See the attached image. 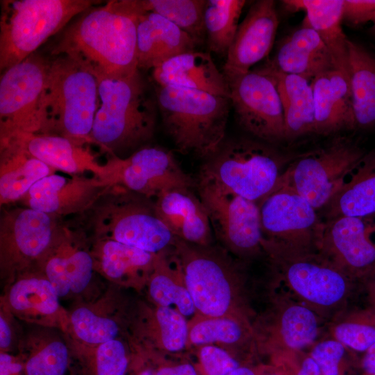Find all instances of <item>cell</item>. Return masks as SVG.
Returning a JSON list of instances; mask_svg holds the SVG:
<instances>
[{
  "mask_svg": "<svg viewBox=\"0 0 375 375\" xmlns=\"http://www.w3.org/2000/svg\"><path fill=\"white\" fill-rule=\"evenodd\" d=\"M141 0H112L90 9L68 27L51 55L68 56L97 80L126 77L138 69L137 42Z\"/></svg>",
  "mask_w": 375,
  "mask_h": 375,
  "instance_id": "1",
  "label": "cell"
},
{
  "mask_svg": "<svg viewBox=\"0 0 375 375\" xmlns=\"http://www.w3.org/2000/svg\"><path fill=\"white\" fill-rule=\"evenodd\" d=\"M101 105L90 139L109 156L125 158L147 146L153 138L157 103L149 94L140 71L117 78H101Z\"/></svg>",
  "mask_w": 375,
  "mask_h": 375,
  "instance_id": "2",
  "label": "cell"
},
{
  "mask_svg": "<svg viewBox=\"0 0 375 375\" xmlns=\"http://www.w3.org/2000/svg\"><path fill=\"white\" fill-rule=\"evenodd\" d=\"M262 251L295 299L329 322L349 308L358 285L317 250L296 248L265 238Z\"/></svg>",
  "mask_w": 375,
  "mask_h": 375,
  "instance_id": "3",
  "label": "cell"
},
{
  "mask_svg": "<svg viewBox=\"0 0 375 375\" xmlns=\"http://www.w3.org/2000/svg\"><path fill=\"white\" fill-rule=\"evenodd\" d=\"M155 93L164 128L181 153L205 159L225 140L228 97L156 85Z\"/></svg>",
  "mask_w": 375,
  "mask_h": 375,
  "instance_id": "4",
  "label": "cell"
},
{
  "mask_svg": "<svg viewBox=\"0 0 375 375\" xmlns=\"http://www.w3.org/2000/svg\"><path fill=\"white\" fill-rule=\"evenodd\" d=\"M98 97V80L85 68L66 56L49 58L40 101L42 133L91 144Z\"/></svg>",
  "mask_w": 375,
  "mask_h": 375,
  "instance_id": "5",
  "label": "cell"
},
{
  "mask_svg": "<svg viewBox=\"0 0 375 375\" xmlns=\"http://www.w3.org/2000/svg\"><path fill=\"white\" fill-rule=\"evenodd\" d=\"M86 213L85 227L92 238L112 240L153 254L174 247L176 238L158 215L154 199L121 186L110 188Z\"/></svg>",
  "mask_w": 375,
  "mask_h": 375,
  "instance_id": "6",
  "label": "cell"
},
{
  "mask_svg": "<svg viewBox=\"0 0 375 375\" xmlns=\"http://www.w3.org/2000/svg\"><path fill=\"white\" fill-rule=\"evenodd\" d=\"M284 162L283 156L260 140L225 138L204 159L198 181L258 203L278 183Z\"/></svg>",
  "mask_w": 375,
  "mask_h": 375,
  "instance_id": "7",
  "label": "cell"
},
{
  "mask_svg": "<svg viewBox=\"0 0 375 375\" xmlns=\"http://www.w3.org/2000/svg\"><path fill=\"white\" fill-rule=\"evenodd\" d=\"M92 0L1 1L0 69L31 54L71 19L98 3Z\"/></svg>",
  "mask_w": 375,
  "mask_h": 375,
  "instance_id": "8",
  "label": "cell"
},
{
  "mask_svg": "<svg viewBox=\"0 0 375 375\" xmlns=\"http://www.w3.org/2000/svg\"><path fill=\"white\" fill-rule=\"evenodd\" d=\"M173 251L196 310L204 317L229 315L240 277L234 264L209 245L176 239Z\"/></svg>",
  "mask_w": 375,
  "mask_h": 375,
  "instance_id": "9",
  "label": "cell"
},
{
  "mask_svg": "<svg viewBox=\"0 0 375 375\" xmlns=\"http://www.w3.org/2000/svg\"><path fill=\"white\" fill-rule=\"evenodd\" d=\"M365 154L349 140L339 138L299 156L278 181L296 190L317 210L323 209Z\"/></svg>",
  "mask_w": 375,
  "mask_h": 375,
  "instance_id": "10",
  "label": "cell"
},
{
  "mask_svg": "<svg viewBox=\"0 0 375 375\" xmlns=\"http://www.w3.org/2000/svg\"><path fill=\"white\" fill-rule=\"evenodd\" d=\"M49 58L33 53L1 74L0 140L17 133H42L40 101Z\"/></svg>",
  "mask_w": 375,
  "mask_h": 375,
  "instance_id": "11",
  "label": "cell"
},
{
  "mask_svg": "<svg viewBox=\"0 0 375 375\" xmlns=\"http://www.w3.org/2000/svg\"><path fill=\"white\" fill-rule=\"evenodd\" d=\"M1 210V271L15 274L40 266L53 244L62 218L24 206Z\"/></svg>",
  "mask_w": 375,
  "mask_h": 375,
  "instance_id": "12",
  "label": "cell"
},
{
  "mask_svg": "<svg viewBox=\"0 0 375 375\" xmlns=\"http://www.w3.org/2000/svg\"><path fill=\"white\" fill-rule=\"evenodd\" d=\"M238 124L258 140L285 139L283 105L274 78L264 68L226 78Z\"/></svg>",
  "mask_w": 375,
  "mask_h": 375,
  "instance_id": "13",
  "label": "cell"
},
{
  "mask_svg": "<svg viewBox=\"0 0 375 375\" xmlns=\"http://www.w3.org/2000/svg\"><path fill=\"white\" fill-rule=\"evenodd\" d=\"M197 190L212 230L225 246L243 256L262 251L263 235L257 202L199 181Z\"/></svg>",
  "mask_w": 375,
  "mask_h": 375,
  "instance_id": "14",
  "label": "cell"
},
{
  "mask_svg": "<svg viewBox=\"0 0 375 375\" xmlns=\"http://www.w3.org/2000/svg\"><path fill=\"white\" fill-rule=\"evenodd\" d=\"M263 238L288 246L318 251L324 222L296 190L278 182L258 203Z\"/></svg>",
  "mask_w": 375,
  "mask_h": 375,
  "instance_id": "15",
  "label": "cell"
},
{
  "mask_svg": "<svg viewBox=\"0 0 375 375\" xmlns=\"http://www.w3.org/2000/svg\"><path fill=\"white\" fill-rule=\"evenodd\" d=\"M110 181L128 191L155 199L176 188H192L173 153L159 147L146 146L125 158L110 156Z\"/></svg>",
  "mask_w": 375,
  "mask_h": 375,
  "instance_id": "16",
  "label": "cell"
},
{
  "mask_svg": "<svg viewBox=\"0 0 375 375\" xmlns=\"http://www.w3.org/2000/svg\"><path fill=\"white\" fill-rule=\"evenodd\" d=\"M84 226L60 223L53 244L40 267L59 297L83 291L95 269Z\"/></svg>",
  "mask_w": 375,
  "mask_h": 375,
  "instance_id": "17",
  "label": "cell"
},
{
  "mask_svg": "<svg viewBox=\"0 0 375 375\" xmlns=\"http://www.w3.org/2000/svg\"><path fill=\"white\" fill-rule=\"evenodd\" d=\"M368 219L339 217L324 222L318 251L361 283L375 274V226Z\"/></svg>",
  "mask_w": 375,
  "mask_h": 375,
  "instance_id": "18",
  "label": "cell"
},
{
  "mask_svg": "<svg viewBox=\"0 0 375 375\" xmlns=\"http://www.w3.org/2000/svg\"><path fill=\"white\" fill-rule=\"evenodd\" d=\"M112 186L109 180L95 176H65L55 172L34 184L19 202L59 218L84 215Z\"/></svg>",
  "mask_w": 375,
  "mask_h": 375,
  "instance_id": "19",
  "label": "cell"
},
{
  "mask_svg": "<svg viewBox=\"0 0 375 375\" xmlns=\"http://www.w3.org/2000/svg\"><path fill=\"white\" fill-rule=\"evenodd\" d=\"M273 299L257 332L259 344L282 354L312 346L320 333L323 319L288 292L278 294Z\"/></svg>",
  "mask_w": 375,
  "mask_h": 375,
  "instance_id": "20",
  "label": "cell"
},
{
  "mask_svg": "<svg viewBox=\"0 0 375 375\" xmlns=\"http://www.w3.org/2000/svg\"><path fill=\"white\" fill-rule=\"evenodd\" d=\"M278 26L274 1L259 0L239 24L223 67L226 79L250 71L270 52Z\"/></svg>",
  "mask_w": 375,
  "mask_h": 375,
  "instance_id": "21",
  "label": "cell"
},
{
  "mask_svg": "<svg viewBox=\"0 0 375 375\" xmlns=\"http://www.w3.org/2000/svg\"><path fill=\"white\" fill-rule=\"evenodd\" d=\"M10 138L56 171L70 175H92L110 181L108 161L101 164L88 146L89 143L54 133H22L7 139Z\"/></svg>",
  "mask_w": 375,
  "mask_h": 375,
  "instance_id": "22",
  "label": "cell"
},
{
  "mask_svg": "<svg viewBox=\"0 0 375 375\" xmlns=\"http://www.w3.org/2000/svg\"><path fill=\"white\" fill-rule=\"evenodd\" d=\"M192 188H176L154 199L156 210L174 236L188 243L208 246L212 228L207 211Z\"/></svg>",
  "mask_w": 375,
  "mask_h": 375,
  "instance_id": "23",
  "label": "cell"
},
{
  "mask_svg": "<svg viewBox=\"0 0 375 375\" xmlns=\"http://www.w3.org/2000/svg\"><path fill=\"white\" fill-rule=\"evenodd\" d=\"M156 85L184 88L230 97L225 76L210 54L195 50L176 55L152 69Z\"/></svg>",
  "mask_w": 375,
  "mask_h": 375,
  "instance_id": "24",
  "label": "cell"
},
{
  "mask_svg": "<svg viewBox=\"0 0 375 375\" xmlns=\"http://www.w3.org/2000/svg\"><path fill=\"white\" fill-rule=\"evenodd\" d=\"M315 133L328 135L355 127L349 76L333 69L310 81Z\"/></svg>",
  "mask_w": 375,
  "mask_h": 375,
  "instance_id": "25",
  "label": "cell"
},
{
  "mask_svg": "<svg viewBox=\"0 0 375 375\" xmlns=\"http://www.w3.org/2000/svg\"><path fill=\"white\" fill-rule=\"evenodd\" d=\"M266 67L310 81L323 72L335 69L326 44L312 28L303 24L280 43Z\"/></svg>",
  "mask_w": 375,
  "mask_h": 375,
  "instance_id": "26",
  "label": "cell"
},
{
  "mask_svg": "<svg viewBox=\"0 0 375 375\" xmlns=\"http://www.w3.org/2000/svg\"><path fill=\"white\" fill-rule=\"evenodd\" d=\"M197 44L177 26L162 16L144 11L138 25V69H153L182 53L194 51Z\"/></svg>",
  "mask_w": 375,
  "mask_h": 375,
  "instance_id": "27",
  "label": "cell"
},
{
  "mask_svg": "<svg viewBox=\"0 0 375 375\" xmlns=\"http://www.w3.org/2000/svg\"><path fill=\"white\" fill-rule=\"evenodd\" d=\"M56 172L13 139L0 140V206L19 200L38 181Z\"/></svg>",
  "mask_w": 375,
  "mask_h": 375,
  "instance_id": "28",
  "label": "cell"
},
{
  "mask_svg": "<svg viewBox=\"0 0 375 375\" xmlns=\"http://www.w3.org/2000/svg\"><path fill=\"white\" fill-rule=\"evenodd\" d=\"M284 5L292 10H303V24L312 28L327 47L336 69L349 74L348 38L342 28L343 0H287Z\"/></svg>",
  "mask_w": 375,
  "mask_h": 375,
  "instance_id": "29",
  "label": "cell"
},
{
  "mask_svg": "<svg viewBox=\"0 0 375 375\" xmlns=\"http://www.w3.org/2000/svg\"><path fill=\"white\" fill-rule=\"evenodd\" d=\"M323 210L326 220L375 217V153L365 154Z\"/></svg>",
  "mask_w": 375,
  "mask_h": 375,
  "instance_id": "30",
  "label": "cell"
},
{
  "mask_svg": "<svg viewBox=\"0 0 375 375\" xmlns=\"http://www.w3.org/2000/svg\"><path fill=\"white\" fill-rule=\"evenodd\" d=\"M92 253L95 269L115 281L150 277L158 254L109 239L92 238Z\"/></svg>",
  "mask_w": 375,
  "mask_h": 375,
  "instance_id": "31",
  "label": "cell"
},
{
  "mask_svg": "<svg viewBox=\"0 0 375 375\" xmlns=\"http://www.w3.org/2000/svg\"><path fill=\"white\" fill-rule=\"evenodd\" d=\"M275 79L281 97L285 139L315 133V110L310 81L298 75L263 67Z\"/></svg>",
  "mask_w": 375,
  "mask_h": 375,
  "instance_id": "32",
  "label": "cell"
},
{
  "mask_svg": "<svg viewBox=\"0 0 375 375\" xmlns=\"http://www.w3.org/2000/svg\"><path fill=\"white\" fill-rule=\"evenodd\" d=\"M348 65L355 127L375 126V57L348 40Z\"/></svg>",
  "mask_w": 375,
  "mask_h": 375,
  "instance_id": "33",
  "label": "cell"
},
{
  "mask_svg": "<svg viewBox=\"0 0 375 375\" xmlns=\"http://www.w3.org/2000/svg\"><path fill=\"white\" fill-rule=\"evenodd\" d=\"M58 297L45 275H33L18 279L8 299L11 309L19 315L47 317L58 312Z\"/></svg>",
  "mask_w": 375,
  "mask_h": 375,
  "instance_id": "34",
  "label": "cell"
},
{
  "mask_svg": "<svg viewBox=\"0 0 375 375\" xmlns=\"http://www.w3.org/2000/svg\"><path fill=\"white\" fill-rule=\"evenodd\" d=\"M165 253L158 254L153 272L149 277V294L159 306L173 308L174 306L184 317H190L197 310L184 283L180 266L176 260L178 269H173Z\"/></svg>",
  "mask_w": 375,
  "mask_h": 375,
  "instance_id": "35",
  "label": "cell"
},
{
  "mask_svg": "<svg viewBox=\"0 0 375 375\" xmlns=\"http://www.w3.org/2000/svg\"><path fill=\"white\" fill-rule=\"evenodd\" d=\"M244 0H206L203 20L209 49L227 54L234 40Z\"/></svg>",
  "mask_w": 375,
  "mask_h": 375,
  "instance_id": "36",
  "label": "cell"
},
{
  "mask_svg": "<svg viewBox=\"0 0 375 375\" xmlns=\"http://www.w3.org/2000/svg\"><path fill=\"white\" fill-rule=\"evenodd\" d=\"M328 331L349 349L365 352L375 343V315L367 308H348L329 321Z\"/></svg>",
  "mask_w": 375,
  "mask_h": 375,
  "instance_id": "37",
  "label": "cell"
},
{
  "mask_svg": "<svg viewBox=\"0 0 375 375\" xmlns=\"http://www.w3.org/2000/svg\"><path fill=\"white\" fill-rule=\"evenodd\" d=\"M145 11L157 13L188 33L197 44L206 38V0H141Z\"/></svg>",
  "mask_w": 375,
  "mask_h": 375,
  "instance_id": "38",
  "label": "cell"
},
{
  "mask_svg": "<svg viewBox=\"0 0 375 375\" xmlns=\"http://www.w3.org/2000/svg\"><path fill=\"white\" fill-rule=\"evenodd\" d=\"M251 335V328L245 317H204L190 328L188 341L203 346L215 342L232 344L245 342Z\"/></svg>",
  "mask_w": 375,
  "mask_h": 375,
  "instance_id": "39",
  "label": "cell"
},
{
  "mask_svg": "<svg viewBox=\"0 0 375 375\" xmlns=\"http://www.w3.org/2000/svg\"><path fill=\"white\" fill-rule=\"evenodd\" d=\"M70 364L67 347L58 340L33 351L24 360L26 375H67Z\"/></svg>",
  "mask_w": 375,
  "mask_h": 375,
  "instance_id": "40",
  "label": "cell"
},
{
  "mask_svg": "<svg viewBox=\"0 0 375 375\" xmlns=\"http://www.w3.org/2000/svg\"><path fill=\"white\" fill-rule=\"evenodd\" d=\"M71 323L76 336L92 345L114 340L119 332L118 325L113 319L97 315L85 307L77 308L72 312Z\"/></svg>",
  "mask_w": 375,
  "mask_h": 375,
  "instance_id": "41",
  "label": "cell"
},
{
  "mask_svg": "<svg viewBox=\"0 0 375 375\" xmlns=\"http://www.w3.org/2000/svg\"><path fill=\"white\" fill-rule=\"evenodd\" d=\"M160 344L170 352L183 349L189 340V330L185 317L171 307L158 306L156 311Z\"/></svg>",
  "mask_w": 375,
  "mask_h": 375,
  "instance_id": "42",
  "label": "cell"
},
{
  "mask_svg": "<svg viewBox=\"0 0 375 375\" xmlns=\"http://www.w3.org/2000/svg\"><path fill=\"white\" fill-rule=\"evenodd\" d=\"M88 365V375H126L128 358L123 343L116 339L98 345Z\"/></svg>",
  "mask_w": 375,
  "mask_h": 375,
  "instance_id": "43",
  "label": "cell"
},
{
  "mask_svg": "<svg viewBox=\"0 0 375 375\" xmlns=\"http://www.w3.org/2000/svg\"><path fill=\"white\" fill-rule=\"evenodd\" d=\"M310 356L319 366L322 375H340V365L349 349L333 338L316 341Z\"/></svg>",
  "mask_w": 375,
  "mask_h": 375,
  "instance_id": "44",
  "label": "cell"
},
{
  "mask_svg": "<svg viewBox=\"0 0 375 375\" xmlns=\"http://www.w3.org/2000/svg\"><path fill=\"white\" fill-rule=\"evenodd\" d=\"M199 359L206 375H228L240 367L227 351L212 344L201 348Z\"/></svg>",
  "mask_w": 375,
  "mask_h": 375,
  "instance_id": "45",
  "label": "cell"
},
{
  "mask_svg": "<svg viewBox=\"0 0 375 375\" xmlns=\"http://www.w3.org/2000/svg\"><path fill=\"white\" fill-rule=\"evenodd\" d=\"M375 11V0H343V20L359 24L369 21Z\"/></svg>",
  "mask_w": 375,
  "mask_h": 375,
  "instance_id": "46",
  "label": "cell"
},
{
  "mask_svg": "<svg viewBox=\"0 0 375 375\" xmlns=\"http://www.w3.org/2000/svg\"><path fill=\"white\" fill-rule=\"evenodd\" d=\"M0 375H26L24 360L1 352Z\"/></svg>",
  "mask_w": 375,
  "mask_h": 375,
  "instance_id": "47",
  "label": "cell"
},
{
  "mask_svg": "<svg viewBox=\"0 0 375 375\" xmlns=\"http://www.w3.org/2000/svg\"><path fill=\"white\" fill-rule=\"evenodd\" d=\"M156 375H197V374L192 365L184 363L175 366L162 367L156 372Z\"/></svg>",
  "mask_w": 375,
  "mask_h": 375,
  "instance_id": "48",
  "label": "cell"
},
{
  "mask_svg": "<svg viewBox=\"0 0 375 375\" xmlns=\"http://www.w3.org/2000/svg\"><path fill=\"white\" fill-rule=\"evenodd\" d=\"M367 294V307L375 315V274L360 283Z\"/></svg>",
  "mask_w": 375,
  "mask_h": 375,
  "instance_id": "49",
  "label": "cell"
},
{
  "mask_svg": "<svg viewBox=\"0 0 375 375\" xmlns=\"http://www.w3.org/2000/svg\"><path fill=\"white\" fill-rule=\"evenodd\" d=\"M297 375H322V374L319 366L309 354L303 359Z\"/></svg>",
  "mask_w": 375,
  "mask_h": 375,
  "instance_id": "50",
  "label": "cell"
},
{
  "mask_svg": "<svg viewBox=\"0 0 375 375\" xmlns=\"http://www.w3.org/2000/svg\"><path fill=\"white\" fill-rule=\"evenodd\" d=\"M362 364L367 375H375V343L365 351Z\"/></svg>",
  "mask_w": 375,
  "mask_h": 375,
  "instance_id": "51",
  "label": "cell"
},
{
  "mask_svg": "<svg viewBox=\"0 0 375 375\" xmlns=\"http://www.w3.org/2000/svg\"><path fill=\"white\" fill-rule=\"evenodd\" d=\"M11 342V331L6 319L0 317V348L3 352L9 347Z\"/></svg>",
  "mask_w": 375,
  "mask_h": 375,
  "instance_id": "52",
  "label": "cell"
},
{
  "mask_svg": "<svg viewBox=\"0 0 375 375\" xmlns=\"http://www.w3.org/2000/svg\"><path fill=\"white\" fill-rule=\"evenodd\" d=\"M228 375H256V374L249 367H239Z\"/></svg>",
  "mask_w": 375,
  "mask_h": 375,
  "instance_id": "53",
  "label": "cell"
},
{
  "mask_svg": "<svg viewBox=\"0 0 375 375\" xmlns=\"http://www.w3.org/2000/svg\"><path fill=\"white\" fill-rule=\"evenodd\" d=\"M135 375H156V372L151 368H143L138 371Z\"/></svg>",
  "mask_w": 375,
  "mask_h": 375,
  "instance_id": "54",
  "label": "cell"
},
{
  "mask_svg": "<svg viewBox=\"0 0 375 375\" xmlns=\"http://www.w3.org/2000/svg\"><path fill=\"white\" fill-rule=\"evenodd\" d=\"M369 21L372 22L375 26V11L372 14Z\"/></svg>",
  "mask_w": 375,
  "mask_h": 375,
  "instance_id": "55",
  "label": "cell"
},
{
  "mask_svg": "<svg viewBox=\"0 0 375 375\" xmlns=\"http://www.w3.org/2000/svg\"><path fill=\"white\" fill-rule=\"evenodd\" d=\"M272 375H276V374H272Z\"/></svg>",
  "mask_w": 375,
  "mask_h": 375,
  "instance_id": "56",
  "label": "cell"
}]
</instances>
